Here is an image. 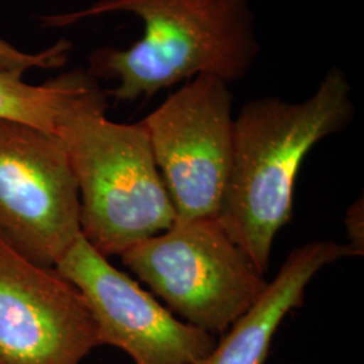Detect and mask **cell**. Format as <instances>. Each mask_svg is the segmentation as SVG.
<instances>
[{
  "instance_id": "cell-13",
  "label": "cell",
  "mask_w": 364,
  "mask_h": 364,
  "mask_svg": "<svg viewBox=\"0 0 364 364\" xmlns=\"http://www.w3.org/2000/svg\"><path fill=\"white\" fill-rule=\"evenodd\" d=\"M287 364H301V363H287Z\"/></svg>"
},
{
  "instance_id": "cell-11",
  "label": "cell",
  "mask_w": 364,
  "mask_h": 364,
  "mask_svg": "<svg viewBox=\"0 0 364 364\" xmlns=\"http://www.w3.org/2000/svg\"><path fill=\"white\" fill-rule=\"evenodd\" d=\"M70 52V42L60 41L43 52H22L0 38V70L23 76L31 69H53L64 65Z\"/></svg>"
},
{
  "instance_id": "cell-9",
  "label": "cell",
  "mask_w": 364,
  "mask_h": 364,
  "mask_svg": "<svg viewBox=\"0 0 364 364\" xmlns=\"http://www.w3.org/2000/svg\"><path fill=\"white\" fill-rule=\"evenodd\" d=\"M355 257L347 243L313 240L293 250L257 304L197 364H264L287 316L304 305L306 287L324 267Z\"/></svg>"
},
{
  "instance_id": "cell-3",
  "label": "cell",
  "mask_w": 364,
  "mask_h": 364,
  "mask_svg": "<svg viewBox=\"0 0 364 364\" xmlns=\"http://www.w3.org/2000/svg\"><path fill=\"white\" fill-rule=\"evenodd\" d=\"M107 107V93L90 75L66 100L53 134L77 182L81 235L111 258L168 230L176 210L142 122H114Z\"/></svg>"
},
{
  "instance_id": "cell-4",
  "label": "cell",
  "mask_w": 364,
  "mask_h": 364,
  "mask_svg": "<svg viewBox=\"0 0 364 364\" xmlns=\"http://www.w3.org/2000/svg\"><path fill=\"white\" fill-rule=\"evenodd\" d=\"M119 258L174 316L216 338L269 285L216 218L176 219Z\"/></svg>"
},
{
  "instance_id": "cell-12",
  "label": "cell",
  "mask_w": 364,
  "mask_h": 364,
  "mask_svg": "<svg viewBox=\"0 0 364 364\" xmlns=\"http://www.w3.org/2000/svg\"><path fill=\"white\" fill-rule=\"evenodd\" d=\"M346 231L348 246L351 247L355 257H362L364 254V205L363 197L358 198L350 205L346 213Z\"/></svg>"
},
{
  "instance_id": "cell-8",
  "label": "cell",
  "mask_w": 364,
  "mask_h": 364,
  "mask_svg": "<svg viewBox=\"0 0 364 364\" xmlns=\"http://www.w3.org/2000/svg\"><path fill=\"white\" fill-rule=\"evenodd\" d=\"M97 347L77 287L0 237V364H82Z\"/></svg>"
},
{
  "instance_id": "cell-10",
  "label": "cell",
  "mask_w": 364,
  "mask_h": 364,
  "mask_svg": "<svg viewBox=\"0 0 364 364\" xmlns=\"http://www.w3.org/2000/svg\"><path fill=\"white\" fill-rule=\"evenodd\" d=\"M88 77V70L77 68L43 84L33 85L19 75L0 70V117L53 134L66 100Z\"/></svg>"
},
{
  "instance_id": "cell-1",
  "label": "cell",
  "mask_w": 364,
  "mask_h": 364,
  "mask_svg": "<svg viewBox=\"0 0 364 364\" xmlns=\"http://www.w3.org/2000/svg\"><path fill=\"white\" fill-rule=\"evenodd\" d=\"M355 111L347 73L332 66L309 97L262 96L235 117L231 168L216 220L262 275L269 272L277 234L291 220L305 158L346 130Z\"/></svg>"
},
{
  "instance_id": "cell-5",
  "label": "cell",
  "mask_w": 364,
  "mask_h": 364,
  "mask_svg": "<svg viewBox=\"0 0 364 364\" xmlns=\"http://www.w3.org/2000/svg\"><path fill=\"white\" fill-rule=\"evenodd\" d=\"M80 236L77 182L60 139L0 117V237L55 267Z\"/></svg>"
},
{
  "instance_id": "cell-6",
  "label": "cell",
  "mask_w": 364,
  "mask_h": 364,
  "mask_svg": "<svg viewBox=\"0 0 364 364\" xmlns=\"http://www.w3.org/2000/svg\"><path fill=\"white\" fill-rule=\"evenodd\" d=\"M230 85L197 76L141 120L176 219L216 218L219 212L232 159Z\"/></svg>"
},
{
  "instance_id": "cell-2",
  "label": "cell",
  "mask_w": 364,
  "mask_h": 364,
  "mask_svg": "<svg viewBox=\"0 0 364 364\" xmlns=\"http://www.w3.org/2000/svg\"><path fill=\"white\" fill-rule=\"evenodd\" d=\"M109 14H131L144 36L129 49L92 53L88 72L115 82L107 95L117 102L150 99L197 76L232 84L246 77L260 52L250 0H99L87 9L42 18L66 27Z\"/></svg>"
},
{
  "instance_id": "cell-7",
  "label": "cell",
  "mask_w": 364,
  "mask_h": 364,
  "mask_svg": "<svg viewBox=\"0 0 364 364\" xmlns=\"http://www.w3.org/2000/svg\"><path fill=\"white\" fill-rule=\"evenodd\" d=\"M55 269L87 299L99 346L126 352L134 364H197L218 341L174 316L82 235Z\"/></svg>"
}]
</instances>
